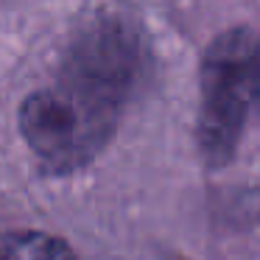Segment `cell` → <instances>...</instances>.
Listing matches in <instances>:
<instances>
[{"mask_svg":"<svg viewBox=\"0 0 260 260\" xmlns=\"http://www.w3.org/2000/svg\"><path fill=\"white\" fill-rule=\"evenodd\" d=\"M0 260H76L73 249L48 232H0Z\"/></svg>","mask_w":260,"mask_h":260,"instance_id":"3957f363","label":"cell"},{"mask_svg":"<svg viewBox=\"0 0 260 260\" xmlns=\"http://www.w3.org/2000/svg\"><path fill=\"white\" fill-rule=\"evenodd\" d=\"M252 107H260V34L232 28L215 37L202 59L196 137L207 165L221 168L235 157Z\"/></svg>","mask_w":260,"mask_h":260,"instance_id":"7a4b0ae2","label":"cell"},{"mask_svg":"<svg viewBox=\"0 0 260 260\" xmlns=\"http://www.w3.org/2000/svg\"><path fill=\"white\" fill-rule=\"evenodd\" d=\"M143 42L118 14H98L76 28L56 79L28 92L20 132L56 174H73L107 148L126 101L140 81Z\"/></svg>","mask_w":260,"mask_h":260,"instance_id":"6da1fadb","label":"cell"}]
</instances>
